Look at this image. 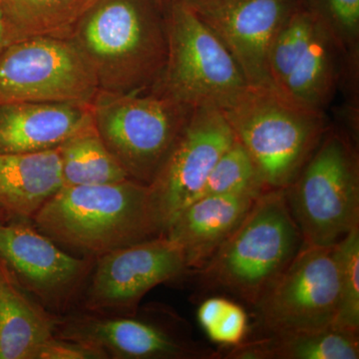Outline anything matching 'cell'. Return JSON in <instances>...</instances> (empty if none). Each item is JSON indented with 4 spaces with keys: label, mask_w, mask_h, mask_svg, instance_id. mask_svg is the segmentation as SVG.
<instances>
[{
    "label": "cell",
    "mask_w": 359,
    "mask_h": 359,
    "mask_svg": "<svg viewBox=\"0 0 359 359\" xmlns=\"http://www.w3.org/2000/svg\"><path fill=\"white\" fill-rule=\"evenodd\" d=\"M94 126L129 178L150 185L167 159L194 108L142 91L97 96Z\"/></svg>",
    "instance_id": "52a82bcc"
},
{
    "label": "cell",
    "mask_w": 359,
    "mask_h": 359,
    "mask_svg": "<svg viewBox=\"0 0 359 359\" xmlns=\"http://www.w3.org/2000/svg\"><path fill=\"white\" fill-rule=\"evenodd\" d=\"M157 11L155 0H103L85 14L72 40L99 85L127 93L157 83L168 54L166 20Z\"/></svg>",
    "instance_id": "7a4b0ae2"
},
{
    "label": "cell",
    "mask_w": 359,
    "mask_h": 359,
    "mask_svg": "<svg viewBox=\"0 0 359 359\" xmlns=\"http://www.w3.org/2000/svg\"><path fill=\"white\" fill-rule=\"evenodd\" d=\"M257 196L226 194L198 198L175 217L163 235L182 250L189 271H199L238 228Z\"/></svg>",
    "instance_id": "2e32d148"
},
{
    "label": "cell",
    "mask_w": 359,
    "mask_h": 359,
    "mask_svg": "<svg viewBox=\"0 0 359 359\" xmlns=\"http://www.w3.org/2000/svg\"><path fill=\"white\" fill-rule=\"evenodd\" d=\"M92 127L91 104L0 103V153L53 150Z\"/></svg>",
    "instance_id": "9a60e30c"
},
{
    "label": "cell",
    "mask_w": 359,
    "mask_h": 359,
    "mask_svg": "<svg viewBox=\"0 0 359 359\" xmlns=\"http://www.w3.org/2000/svg\"><path fill=\"white\" fill-rule=\"evenodd\" d=\"M224 359H358V334L337 328L245 339L221 353Z\"/></svg>",
    "instance_id": "ffe728a7"
},
{
    "label": "cell",
    "mask_w": 359,
    "mask_h": 359,
    "mask_svg": "<svg viewBox=\"0 0 359 359\" xmlns=\"http://www.w3.org/2000/svg\"><path fill=\"white\" fill-rule=\"evenodd\" d=\"M302 245L285 189H268L197 271L204 287L223 290L255 308Z\"/></svg>",
    "instance_id": "3957f363"
},
{
    "label": "cell",
    "mask_w": 359,
    "mask_h": 359,
    "mask_svg": "<svg viewBox=\"0 0 359 359\" xmlns=\"http://www.w3.org/2000/svg\"><path fill=\"white\" fill-rule=\"evenodd\" d=\"M155 2L161 11H162V9L166 8L167 6H169L170 4H171V1H170V0H155Z\"/></svg>",
    "instance_id": "f1b7e54d"
},
{
    "label": "cell",
    "mask_w": 359,
    "mask_h": 359,
    "mask_svg": "<svg viewBox=\"0 0 359 359\" xmlns=\"http://www.w3.org/2000/svg\"><path fill=\"white\" fill-rule=\"evenodd\" d=\"M221 111L266 189L292 184L330 127L325 113L292 102L271 87L249 86Z\"/></svg>",
    "instance_id": "277c9868"
},
{
    "label": "cell",
    "mask_w": 359,
    "mask_h": 359,
    "mask_svg": "<svg viewBox=\"0 0 359 359\" xmlns=\"http://www.w3.org/2000/svg\"><path fill=\"white\" fill-rule=\"evenodd\" d=\"M285 193L304 244L334 247L359 226V160L348 136L328 127Z\"/></svg>",
    "instance_id": "5b68a950"
},
{
    "label": "cell",
    "mask_w": 359,
    "mask_h": 359,
    "mask_svg": "<svg viewBox=\"0 0 359 359\" xmlns=\"http://www.w3.org/2000/svg\"><path fill=\"white\" fill-rule=\"evenodd\" d=\"M104 355L96 349L54 337L39 349L35 359H103Z\"/></svg>",
    "instance_id": "4316f807"
},
{
    "label": "cell",
    "mask_w": 359,
    "mask_h": 359,
    "mask_svg": "<svg viewBox=\"0 0 359 359\" xmlns=\"http://www.w3.org/2000/svg\"><path fill=\"white\" fill-rule=\"evenodd\" d=\"M0 259L33 299L53 313L74 302L95 263L65 252L25 219L0 222Z\"/></svg>",
    "instance_id": "4fadbf2b"
},
{
    "label": "cell",
    "mask_w": 359,
    "mask_h": 359,
    "mask_svg": "<svg viewBox=\"0 0 359 359\" xmlns=\"http://www.w3.org/2000/svg\"><path fill=\"white\" fill-rule=\"evenodd\" d=\"M32 221L59 247L94 259L161 235L149 205L148 186L132 179L62 186Z\"/></svg>",
    "instance_id": "6da1fadb"
},
{
    "label": "cell",
    "mask_w": 359,
    "mask_h": 359,
    "mask_svg": "<svg viewBox=\"0 0 359 359\" xmlns=\"http://www.w3.org/2000/svg\"><path fill=\"white\" fill-rule=\"evenodd\" d=\"M339 285L334 245L304 244L254 308L261 335L334 327Z\"/></svg>",
    "instance_id": "9c48e42d"
},
{
    "label": "cell",
    "mask_w": 359,
    "mask_h": 359,
    "mask_svg": "<svg viewBox=\"0 0 359 359\" xmlns=\"http://www.w3.org/2000/svg\"><path fill=\"white\" fill-rule=\"evenodd\" d=\"M197 316L201 327L216 344L229 348L248 339L249 318L237 302L221 297H210L200 304Z\"/></svg>",
    "instance_id": "d4e9b609"
},
{
    "label": "cell",
    "mask_w": 359,
    "mask_h": 359,
    "mask_svg": "<svg viewBox=\"0 0 359 359\" xmlns=\"http://www.w3.org/2000/svg\"><path fill=\"white\" fill-rule=\"evenodd\" d=\"M235 140L221 110L194 108L167 159L148 185L149 205L161 235L184 208L200 197L212 168Z\"/></svg>",
    "instance_id": "30bf717a"
},
{
    "label": "cell",
    "mask_w": 359,
    "mask_h": 359,
    "mask_svg": "<svg viewBox=\"0 0 359 359\" xmlns=\"http://www.w3.org/2000/svg\"><path fill=\"white\" fill-rule=\"evenodd\" d=\"M266 190L256 164L236 139L212 168L199 198L226 194L257 196Z\"/></svg>",
    "instance_id": "603a6c76"
},
{
    "label": "cell",
    "mask_w": 359,
    "mask_h": 359,
    "mask_svg": "<svg viewBox=\"0 0 359 359\" xmlns=\"http://www.w3.org/2000/svg\"><path fill=\"white\" fill-rule=\"evenodd\" d=\"M344 58L347 59L344 49L318 18L289 76L276 91L302 107L325 113L339 86Z\"/></svg>",
    "instance_id": "d6986e66"
},
{
    "label": "cell",
    "mask_w": 359,
    "mask_h": 359,
    "mask_svg": "<svg viewBox=\"0 0 359 359\" xmlns=\"http://www.w3.org/2000/svg\"><path fill=\"white\" fill-rule=\"evenodd\" d=\"M63 186H92L130 179L97 133L95 126L58 147Z\"/></svg>",
    "instance_id": "7402d4cb"
},
{
    "label": "cell",
    "mask_w": 359,
    "mask_h": 359,
    "mask_svg": "<svg viewBox=\"0 0 359 359\" xmlns=\"http://www.w3.org/2000/svg\"><path fill=\"white\" fill-rule=\"evenodd\" d=\"M11 42L13 40H11V33H9L8 25H7L1 4H0V52Z\"/></svg>",
    "instance_id": "83f0119b"
},
{
    "label": "cell",
    "mask_w": 359,
    "mask_h": 359,
    "mask_svg": "<svg viewBox=\"0 0 359 359\" xmlns=\"http://www.w3.org/2000/svg\"><path fill=\"white\" fill-rule=\"evenodd\" d=\"M8 219H14L11 218V216H9L8 214L6 211H4V210L0 208V222L1 221H8Z\"/></svg>",
    "instance_id": "f546056e"
},
{
    "label": "cell",
    "mask_w": 359,
    "mask_h": 359,
    "mask_svg": "<svg viewBox=\"0 0 359 359\" xmlns=\"http://www.w3.org/2000/svg\"><path fill=\"white\" fill-rule=\"evenodd\" d=\"M98 0H0L11 40L72 39L78 25Z\"/></svg>",
    "instance_id": "44dd1931"
},
{
    "label": "cell",
    "mask_w": 359,
    "mask_h": 359,
    "mask_svg": "<svg viewBox=\"0 0 359 359\" xmlns=\"http://www.w3.org/2000/svg\"><path fill=\"white\" fill-rule=\"evenodd\" d=\"M339 264V304L334 328L359 334V226L334 245Z\"/></svg>",
    "instance_id": "cb8c5ba5"
},
{
    "label": "cell",
    "mask_w": 359,
    "mask_h": 359,
    "mask_svg": "<svg viewBox=\"0 0 359 359\" xmlns=\"http://www.w3.org/2000/svg\"><path fill=\"white\" fill-rule=\"evenodd\" d=\"M99 86L72 39L32 37L0 52V103L91 104Z\"/></svg>",
    "instance_id": "ba28073f"
},
{
    "label": "cell",
    "mask_w": 359,
    "mask_h": 359,
    "mask_svg": "<svg viewBox=\"0 0 359 359\" xmlns=\"http://www.w3.org/2000/svg\"><path fill=\"white\" fill-rule=\"evenodd\" d=\"M185 256L165 235L97 257L84 294V309L106 316H135L157 285L188 271Z\"/></svg>",
    "instance_id": "8fae6325"
},
{
    "label": "cell",
    "mask_w": 359,
    "mask_h": 359,
    "mask_svg": "<svg viewBox=\"0 0 359 359\" xmlns=\"http://www.w3.org/2000/svg\"><path fill=\"white\" fill-rule=\"evenodd\" d=\"M179 1L184 2L186 4H195V2L201 1V0H179Z\"/></svg>",
    "instance_id": "4dcf8cb0"
},
{
    "label": "cell",
    "mask_w": 359,
    "mask_h": 359,
    "mask_svg": "<svg viewBox=\"0 0 359 359\" xmlns=\"http://www.w3.org/2000/svg\"><path fill=\"white\" fill-rule=\"evenodd\" d=\"M166 28L167 61L157 93L191 108L223 110L250 86L223 42L190 6L173 0Z\"/></svg>",
    "instance_id": "8992f818"
},
{
    "label": "cell",
    "mask_w": 359,
    "mask_h": 359,
    "mask_svg": "<svg viewBox=\"0 0 359 359\" xmlns=\"http://www.w3.org/2000/svg\"><path fill=\"white\" fill-rule=\"evenodd\" d=\"M299 4V0H201L187 6L223 42L250 86L271 87L269 46Z\"/></svg>",
    "instance_id": "5bb4252c"
},
{
    "label": "cell",
    "mask_w": 359,
    "mask_h": 359,
    "mask_svg": "<svg viewBox=\"0 0 359 359\" xmlns=\"http://www.w3.org/2000/svg\"><path fill=\"white\" fill-rule=\"evenodd\" d=\"M59 318L28 294L0 259V359H35Z\"/></svg>",
    "instance_id": "e0dca14e"
},
{
    "label": "cell",
    "mask_w": 359,
    "mask_h": 359,
    "mask_svg": "<svg viewBox=\"0 0 359 359\" xmlns=\"http://www.w3.org/2000/svg\"><path fill=\"white\" fill-rule=\"evenodd\" d=\"M167 321L87 311L59 318L55 335L92 347L105 358H219L218 351L193 339L188 325L180 327V318L171 325Z\"/></svg>",
    "instance_id": "7c38bea8"
},
{
    "label": "cell",
    "mask_w": 359,
    "mask_h": 359,
    "mask_svg": "<svg viewBox=\"0 0 359 359\" xmlns=\"http://www.w3.org/2000/svg\"><path fill=\"white\" fill-rule=\"evenodd\" d=\"M334 35L346 57L358 59L359 0H299Z\"/></svg>",
    "instance_id": "484cf974"
},
{
    "label": "cell",
    "mask_w": 359,
    "mask_h": 359,
    "mask_svg": "<svg viewBox=\"0 0 359 359\" xmlns=\"http://www.w3.org/2000/svg\"><path fill=\"white\" fill-rule=\"evenodd\" d=\"M63 186L57 149L0 153V208L14 219H32Z\"/></svg>",
    "instance_id": "ac0fdd59"
}]
</instances>
